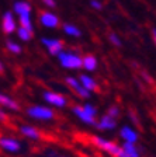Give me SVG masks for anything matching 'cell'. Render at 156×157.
<instances>
[{
    "label": "cell",
    "mask_w": 156,
    "mask_h": 157,
    "mask_svg": "<svg viewBox=\"0 0 156 157\" xmlns=\"http://www.w3.org/2000/svg\"><path fill=\"white\" fill-rule=\"evenodd\" d=\"M82 66L87 70V72H93L97 69V59L93 55H87L82 59Z\"/></svg>",
    "instance_id": "18"
},
{
    "label": "cell",
    "mask_w": 156,
    "mask_h": 157,
    "mask_svg": "<svg viewBox=\"0 0 156 157\" xmlns=\"http://www.w3.org/2000/svg\"><path fill=\"white\" fill-rule=\"evenodd\" d=\"M118 135H120L122 143L138 144V142H139V133H138V131L137 129H134L132 126H130V125H124V126H121Z\"/></svg>",
    "instance_id": "7"
},
{
    "label": "cell",
    "mask_w": 156,
    "mask_h": 157,
    "mask_svg": "<svg viewBox=\"0 0 156 157\" xmlns=\"http://www.w3.org/2000/svg\"><path fill=\"white\" fill-rule=\"evenodd\" d=\"M45 156L46 157H69V156H66V154H62L56 150H46Z\"/></svg>",
    "instance_id": "25"
},
{
    "label": "cell",
    "mask_w": 156,
    "mask_h": 157,
    "mask_svg": "<svg viewBox=\"0 0 156 157\" xmlns=\"http://www.w3.org/2000/svg\"><path fill=\"white\" fill-rule=\"evenodd\" d=\"M16 28H17V25H16V21H14L13 13H10V11L4 13L3 18H2V29L6 34H11L16 31Z\"/></svg>",
    "instance_id": "12"
},
{
    "label": "cell",
    "mask_w": 156,
    "mask_h": 157,
    "mask_svg": "<svg viewBox=\"0 0 156 157\" xmlns=\"http://www.w3.org/2000/svg\"><path fill=\"white\" fill-rule=\"evenodd\" d=\"M7 119H9V115H7V112H4L3 108H0V124H4V122H7Z\"/></svg>",
    "instance_id": "26"
},
{
    "label": "cell",
    "mask_w": 156,
    "mask_h": 157,
    "mask_svg": "<svg viewBox=\"0 0 156 157\" xmlns=\"http://www.w3.org/2000/svg\"><path fill=\"white\" fill-rule=\"evenodd\" d=\"M120 157H141V149L138 144L122 143L121 144V156Z\"/></svg>",
    "instance_id": "13"
},
{
    "label": "cell",
    "mask_w": 156,
    "mask_h": 157,
    "mask_svg": "<svg viewBox=\"0 0 156 157\" xmlns=\"http://www.w3.org/2000/svg\"><path fill=\"white\" fill-rule=\"evenodd\" d=\"M59 58V62H61L62 67L65 69H80L82 67V58L76 53H72V52H63L62 51L61 53L58 55Z\"/></svg>",
    "instance_id": "5"
},
{
    "label": "cell",
    "mask_w": 156,
    "mask_h": 157,
    "mask_svg": "<svg viewBox=\"0 0 156 157\" xmlns=\"http://www.w3.org/2000/svg\"><path fill=\"white\" fill-rule=\"evenodd\" d=\"M26 112L34 121L49 122L52 119H55V111L51 107H46V105H31V107L27 108Z\"/></svg>",
    "instance_id": "2"
},
{
    "label": "cell",
    "mask_w": 156,
    "mask_h": 157,
    "mask_svg": "<svg viewBox=\"0 0 156 157\" xmlns=\"http://www.w3.org/2000/svg\"><path fill=\"white\" fill-rule=\"evenodd\" d=\"M39 21L44 27H48V28H56L59 25V18L55 14L49 13V11H44L39 16Z\"/></svg>",
    "instance_id": "14"
},
{
    "label": "cell",
    "mask_w": 156,
    "mask_h": 157,
    "mask_svg": "<svg viewBox=\"0 0 156 157\" xmlns=\"http://www.w3.org/2000/svg\"><path fill=\"white\" fill-rule=\"evenodd\" d=\"M152 38H153V41H155V38H156V29L155 28H152Z\"/></svg>",
    "instance_id": "30"
},
{
    "label": "cell",
    "mask_w": 156,
    "mask_h": 157,
    "mask_svg": "<svg viewBox=\"0 0 156 157\" xmlns=\"http://www.w3.org/2000/svg\"><path fill=\"white\" fill-rule=\"evenodd\" d=\"M110 41H111V44H113V45H115V46H121V45H122V44H121V39L118 38L117 34H114V33L110 34Z\"/></svg>",
    "instance_id": "24"
},
{
    "label": "cell",
    "mask_w": 156,
    "mask_h": 157,
    "mask_svg": "<svg viewBox=\"0 0 156 157\" xmlns=\"http://www.w3.org/2000/svg\"><path fill=\"white\" fill-rule=\"evenodd\" d=\"M117 119L113 117H110L108 114H104L98 118L97 121H96V125L97 126L98 131H103V132H111L114 131L115 128H117Z\"/></svg>",
    "instance_id": "8"
},
{
    "label": "cell",
    "mask_w": 156,
    "mask_h": 157,
    "mask_svg": "<svg viewBox=\"0 0 156 157\" xmlns=\"http://www.w3.org/2000/svg\"><path fill=\"white\" fill-rule=\"evenodd\" d=\"M20 135H23L24 137L30 139V140H41V137H42V133L39 131L38 128L33 126V125H21L20 126Z\"/></svg>",
    "instance_id": "11"
},
{
    "label": "cell",
    "mask_w": 156,
    "mask_h": 157,
    "mask_svg": "<svg viewBox=\"0 0 156 157\" xmlns=\"http://www.w3.org/2000/svg\"><path fill=\"white\" fill-rule=\"evenodd\" d=\"M72 112L83 124L96 125V121H97V108L94 105L89 104V102H86L83 105H75L72 108Z\"/></svg>",
    "instance_id": "1"
},
{
    "label": "cell",
    "mask_w": 156,
    "mask_h": 157,
    "mask_svg": "<svg viewBox=\"0 0 156 157\" xmlns=\"http://www.w3.org/2000/svg\"><path fill=\"white\" fill-rule=\"evenodd\" d=\"M130 118H131V121H132L134 124H138V118L135 117V115H134L132 112H131V114H130Z\"/></svg>",
    "instance_id": "29"
},
{
    "label": "cell",
    "mask_w": 156,
    "mask_h": 157,
    "mask_svg": "<svg viewBox=\"0 0 156 157\" xmlns=\"http://www.w3.org/2000/svg\"><path fill=\"white\" fill-rule=\"evenodd\" d=\"M79 83H80L82 86H83V88L85 90H87L89 93H93V91H97V83H96V80L93 77H90V76L87 75H80L78 77Z\"/></svg>",
    "instance_id": "16"
},
{
    "label": "cell",
    "mask_w": 156,
    "mask_h": 157,
    "mask_svg": "<svg viewBox=\"0 0 156 157\" xmlns=\"http://www.w3.org/2000/svg\"><path fill=\"white\" fill-rule=\"evenodd\" d=\"M44 97V101L46 102L48 105L51 107H55V108H65L68 105V100H66L65 95L59 94V93L55 91H45L42 94Z\"/></svg>",
    "instance_id": "6"
},
{
    "label": "cell",
    "mask_w": 156,
    "mask_h": 157,
    "mask_svg": "<svg viewBox=\"0 0 156 157\" xmlns=\"http://www.w3.org/2000/svg\"><path fill=\"white\" fill-rule=\"evenodd\" d=\"M3 70H4V66H3V63H2V62H0V73H2V72H3Z\"/></svg>",
    "instance_id": "31"
},
{
    "label": "cell",
    "mask_w": 156,
    "mask_h": 157,
    "mask_svg": "<svg viewBox=\"0 0 156 157\" xmlns=\"http://www.w3.org/2000/svg\"><path fill=\"white\" fill-rule=\"evenodd\" d=\"M41 42L45 45V48L48 49V52L52 56H58L63 49V42L61 39H54V38H42Z\"/></svg>",
    "instance_id": "10"
},
{
    "label": "cell",
    "mask_w": 156,
    "mask_h": 157,
    "mask_svg": "<svg viewBox=\"0 0 156 157\" xmlns=\"http://www.w3.org/2000/svg\"><path fill=\"white\" fill-rule=\"evenodd\" d=\"M65 82H66V84L70 87L72 91L75 93V94L78 95L79 98H83V100H86V98H89L91 95V93H89L87 90H85V88H83V86L79 83V80L76 77H72V76H69V77L65 78Z\"/></svg>",
    "instance_id": "9"
},
{
    "label": "cell",
    "mask_w": 156,
    "mask_h": 157,
    "mask_svg": "<svg viewBox=\"0 0 156 157\" xmlns=\"http://www.w3.org/2000/svg\"><path fill=\"white\" fill-rule=\"evenodd\" d=\"M106 114H108L110 117H113V118H115V119H117L118 115H120V108H118L117 105H111V107L107 109V112H106Z\"/></svg>",
    "instance_id": "23"
},
{
    "label": "cell",
    "mask_w": 156,
    "mask_h": 157,
    "mask_svg": "<svg viewBox=\"0 0 156 157\" xmlns=\"http://www.w3.org/2000/svg\"><path fill=\"white\" fill-rule=\"evenodd\" d=\"M0 108H6V109H10V111H18L20 105H18V102H17L14 98L10 97V95L0 93Z\"/></svg>",
    "instance_id": "15"
},
{
    "label": "cell",
    "mask_w": 156,
    "mask_h": 157,
    "mask_svg": "<svg viewBox=\"0 0 156 157\" xmlns=\"http://www.w3.org/2000/svg\"><path fill=\"white\" fill-rule=\"evenodd\" d=\"M90 6L93 7V9H96V10H101L103 4H101L100 0H90Z\"/></svg>",
    "instance_id": "27"
},
{
    "label": "cell",
    "mask_w": 156,
    "mask_h": 157,
    "mask_svg": "<svg viewBox=\"0 0 156 157\" xmlns=\"http://www.w3.org/2000/svg\"><path fill=\"white\" fill-rule=\"evenodd\" d=\"M7 49H9L11 53H16V55H18V53H21V46L18 45V44L13 42V41H9L7 42Z\"/></svg>",
    "instance_id": "22"
},
{
    "label": "cell",
    "mask_w": 156,
    "mask_h": 157,
    "mask_svg": "<svg viewBox=\"0 0 156 157\" xmlns=\"http://www.w3.org/2000/svg\"><path fill=\"white\" fill-rule=\"evenodd\" d=\"M17 31V35H18L20 39H23V41H30L31 39V36H33V31H28V29L23 28V27H18V28H16Z\"/></svg>",
    "instance_id": "21"
},
{
    "label": "cell",
    "mask_w": 156,
    "mask_h": 157,
    "mask_svg": "<svg viewBox=\"0 0 156 157\" xmlns=\"http://www.w3.org/2000/svg\"><path fill=\"white\" fill-rule=\"evenodd\" d=\"M42 2L49 7V9H54V7L56 6V2H55V0H42Z\"/></svg>",
    "instance_id": "28"
},
{
    "label": "cell",
    "mask_w": 156,
    "mask_h": 157,
    "mask_svg": "<svg viewBox=\"0 0 156 157\" xmlns=\"http://www.w3.org/2000/svg\"><path fill=\"white\" fill-rule=\"evenodd\" d=\"M63 31H65V34H68V35H70V36H80L82 35L80 29H79L76 25L69 24V23L63 25Z\"/></svg>",
    "instance_id": "20"
},
{
    "label": "cell",
    "mask_w": 156,
    "mask_h": 157,
    "mask_svg": "<svg viewBox=\"0 0 156 157\" xmlns=\"http://www.w3.org/2000/svg\"><path fill=\"white\" fill-rule=\"evenodd\" d=\"M91 143L94 144L97 149H100L101 151H106L107 154H110V156H113V157L121 156V146H118L115 142L110 140L107 137L93 136L91 137Z\"/></svg>",
    "instance_id": "3"
},
{
    "label": "cell",
    "mask_w": 156,
    "mask_h": 157,
    "mask_svg": "<svg viewBox=\"0 0 156 157\" xmlns=\"http://www.w3.org/2000/svg\"><path fill=\"white\" fill-rule=\"evenodd\" d=\"M20 20V27L33 31V21H31V14H26V16H18Z\"/></svg>",
    "instance_id": "19"
},
{
    "label": "cell",
    "mask_w": 156,
    "mask_h": 157,
    "mask_svg": "<svg viewBox=\"0 0 156 157\" xmlns=\"http://www.w3.org/2000/svg\"><path fill=\"white\" fill-rule=\"evenodd\" d=\"M14 13L18 16H26V14H31V4L27 2H16L14 3Z\"/></svg>",
    "instance_id": "17"
},
{
    "label": "cell",
    "mask_w": 156,
    "mask_h": 157,
    "mask_svg": "<svg viewBox=\"0 0 156 157\" xmlns=\"http://www.w3.org/2000/svg\"><path fill=\"white\" fill-rule=\"evenodd\" d=\"M0 149L9 154H17L23 150V143L14 136L0 135Z\"/></svg>",
    "instance_id": "4"
}]
</instances>
